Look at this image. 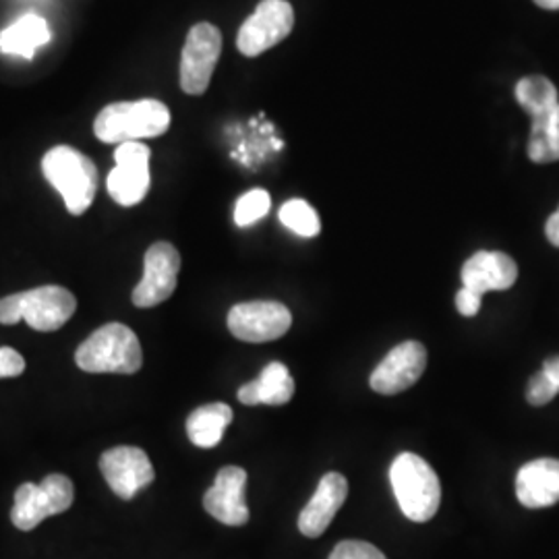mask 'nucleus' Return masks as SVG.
<instances>
[{"label": "nucleus", "mask_w": 559, "mask_h": 559, "mask_svg": "<svg viewBox=\"0 0 559 559\" xmlns=\"http://www.w3.org/2000/svg\"><path fill=\"white\" fill-rule=\"evenodd\" d=\"M41 173L57 189L69 214L81 216L90 210L98 191V168L71 145H57L41 158Z\"/></svg>", "instance_id": "nucleus-1"}, {"label": "nucleus", "mask_w": 559, "mask_h": 559, "mask_svg": "<svg viewBox=\"0 0 559 559\" xmlns=\"http://www.w3.org/2000/svg\"><path fill=\"white\" fill-rule=\"evenodd\" d=\"M170 127V110L160 100L115 102L98 112L94 133L104 143L160 138Z\"/></svg>", "instance_id": "nucleus-2"}, {"label": "nucleus", "mask_w": 559, "mask_h": 559, "mask_svg": "<svg viewBox=\"0 0 559 559\" xmlns=\"http://www.w3.org/2000/svg\"><path fill=\"white\" fill-rule=\"evenodd\" d=\"M75 362L87 373H138L143 365L140 338L124 323H106L81 344Z\"/></svg>", "instance_id": "nucleus-3"}, {"label": "nucleus", "mask_w": 559, "mask_h": 559, "mask_svg": "<svg viewBox=\"0 0 559 559\" xmlns=\"http://www.w3.org/2000/svg\"><path fill=\"white\" fill-rule=\"evenodd\" d=\"M78 299L62 286H40L0 299V323L25 320L36 332H57L73 318Z\"/></svg>", "instance_id": "nucleus-4"}, {"label": "nucleus", "mask_w": 559, "mask_h": 559, "mask_svg": "<svg viewBox=\"0 0 559 559\" xmlns=\"http://www.w3.org/2000/svg\"><path fill=\"white\" fill-rule=\"evenodd\" d=\"M390 480L402 514L413 522H427L440 510L441 485L425 460L404 452L390 466Z\"/></svg>", "instance_id": "nucleus-5"}, {"label": "nucleus", "mask_w": 559, "mask_h": 559, "mask_svg": "<svg viewBox=\"0 0 559 559\" xmlns=\"http://www.w3.org/2000/svg\"><path fill=\"white\" fill-rule=\"evenodd\" d=\"M75 500V487L64 475H48L36 483H23L11 510V520L20 531H34L41 520L67 512Z\"/></svg>", "instance_id": "nucleus-6"}, {"label": "nucleus", "mask_w": 559, "mask_h": 559, "mask_svg": "<svg viewBox=\"0 0 559 559\" xmlns=\"http://www.w3.org/2000/svg\"><path fill=\"white\" fill-rule=\"evenodd\" d=\"M221 55V29L212 23L193 25L182 46L180 90L189 96L205 94Z\"/></svg>", "instance_id": "nucleus-7"}, {"label": "nucleus", "mask_w": 559, "mask_h": 559, "mask_svg": "<svg viewBox=\"0 0 559 559\" xmlns=\"http://www.w3.org/2000/svg\"><path fill=\"white\" fill-rule=\"evenodd\" d=\"M295 27V11L286 0H261L253 15L240 25L237 48L245 57H260L288 38Z\"/></svg>", "instance_id": "nucleus-8"}, {"label": "nucleus", "mask_w": 559, "mask_h": 559, "mask_svg": "<svg viewBox=\"0 0 559 559\" xmlns=\"http://www.w3.org/2000/svg\"><path fill=\"white\" fill-rule=\"evenodd\" d=\"M293 316L278 300L239 302L228 313V330L235 338L251 344L278 340L290 330Z\"/></svg>", "instance_id": "nucleus-9"}, {"label": "nucleus", "mask_w": 559, "mask_h": 559, "mask_svg": "<svg viewBox=\"0 0 559 559\" xmlns=\"http://www.w3.org/2000/svg\"><path fill=\"white\" fill-rule=\"evenodd\" d=\"M150 158L152 152L141 141L120 143L115 152V168L108 175L106 187L110 198L122 207H131L143 201L150 191Z\"/></svg>", "instance_id": "nucleus-10"}, {"label": "nucleus", "mask_w": 559, "mask_h": 559, "mask_svg": "<svg viewBox=\"0 0 559 559\" xmlns=\"http://www.w3.org/2000/svg\"><path fill=\"white\" fill-rule=\"evenodd\" d=\"M180 253L170 242H154L143 258V278L133 290V305L141 309L156 307L177 290Z\"/></svg>", "instance_id": "nucleus-11"}, {"label": "nucleus", "mask_w": 559, "mask_h": 559, "mask_svg": "<svg viewBox=\"0 0 559 559\" xmlns=\"http://www.w3.org/2000/svg\"><path fill=\"white\" fill-rule=\"evenodd\" d=\"M100 471L108 487L120 500H133L154 477V466L147 454L135 445H119L102 454Z\"/></svg>", "instance_id": "nucleus-12"}, {"label": "nucleus", "mask_w": 559, "mask_h": 559, "mask_svg": "<svg viewBox=\"0 0 559 559\" xmlns=\"http://www.w3.org/2000/svg\"><path fill=\"white\" fill-rule=\"evenodd\" d=\"M425 367H427L425 346L417 340H408L390 350V355L381 360L376 371L371 373L369 383L378 394L394 396L413 388L425 373Z\"/></svg>", "instance_id": "nucleus-13"}, {"label": "nucleus", "mask_w": 559, "mask_h": 559, "mask_svg": "<svg viewBox=\"0 0 559 559\" xmlns=\"http://www.w3.org/2000/svg\"><path fill=\"white\" fill-rule=\"evenodd\" d=\"M245 487L247 473L240 466H224L203 496L205 512L226 526L247 524L249 508L245 503Z\"/></svg>", "instance_id": "nucleus-14"}, {"label": "nucleus", "mask_w": 559, "mask_h": 559, "mask_svg": "<svg viewBox=\"0 0 559 559\" xmlns=\"http://www.w3.org/2000/svg\"><path fill=\"white\" fill-rule=\"evenodd\" d=\"M519 280V265L501 251H477L462 265V288L485 297L493 290H508Z\"/></svg>", "instance_id": "nucleus-15"}, {"label": "nucleus", "mask_w": 559, "mask_h": 559, "mask_svg": "<svg viewBox=\"0 0 559 559\" xmlns=\"http://www.w3.org/2000/svg\"><path fill=\"white\" fill-rule=\"evenodd\" d=\"M348 496V483L340 473H328L318 485L313 498L302 508L299 516V531L316 539L325 533V528L336 519L340 508L344 506Z\"/></svg>", "instance_id": "nucleus-16"}, {"label": "nucleus", "mask_w": 559, "mask_h": 559, "mask_svg": "<svg viewBox=\"0 0 559 559\" xmlns=\"http://www.w3.org/2000/svg\"><path fill=\"white\" fill-rule=\"evenodd\" d=\"M516 498L531 510L556 506L559 501V460L539 459L524 464L516 475Z\"/></svg>", "instance_id": "nucleus-17"}, {"label": "nucleus", "mask_w": 559, "mask_h": 559, "mask_svg": "<svg viewBox=\"0 0 559 559\" xmlns=\"http://www.w3.org/2000/svg\"><path fill=\"white\" fill-rule=\"evenodd\" d=\"M295 380L284 362H270L263 367L258 380L245 383L239 390V400L247 406H282L295 396Z\"/></svg>", "instance_id": "nucleus-18"}, {"label": "nucleus", "mask_w": 559, "mask_h": 559, "mask_svg": "<svg viewBox=\"0 0 559 559\" xmlns=\"http://www.w3.org/2000/svg\"><path fill=\"white\" fill-rule=\"evenodd\" d=\"M52 29L50 23L38 13H25L0 32V52L32 60L38 48L50 44Z\"/></svg>", "instance_id": "nucleus-19"}, {"label": "nucleus", "mask_w": 559, "mask_h": 559, "mask_svg": "<svg viewBox=\"0 0 559 559\" xmlns=\"http://www.w3.org/2000/svg\"><path fill=\"white\" fill-rule=\"evenodd\" d=\"M233 408L224 402L200 406L187 419V436L198 448H216L224 438L226 427L233 423Z\"/></svg>", "instance_id": "nucleus-20"}, {"label": "nucleus", "mask_w": 559, "mask_h": 559, "mask_svg": "<svg viewBox=\"0 0 559 559\" xmlns=\"http://www.w3.org/2000/svg\"><path fill=\"white\" fill-rule=\"evenodd\" d=\"M528 158L537 164L559 160V104L531 117Z\"/></svg>", "instance_id": "nucleus-21"}, {"label": "nucleus", "mask_w": 559, "mask_h": 559, "mask_svg": "<svg viewBox=\"0 0 559 559\" xmlns=\"http://www.w3.org/2000/svg\"><path fill=\"white\" fill-rule=\"evenodd\" d=\"M516 100L533 117L547 108L558 106V87L540 75H531L516 83Z\"/></svg>", "instance_id": "nucleus-22"}, {"label": "nucleus", "mask_w": 559, "mask_h": 559, "mask_svg": "<svg viewBox=\"0 0 559 559\" xmlns=\"http://www.w3.org/2000/svg\"><path fill=\"white\" fill-rule=\"evenodd\" d=\"M280 222L293 230L295 235L311 239L318 237L321 230L320 216L318 212L307 203L305 200H290L286 201L280 207Z\"/></svg>", "instance_id": "nucleus-23"}, {"label": "nucleus", "mask_w": 559, "mask_h": 559, "mask_svg": "<svg viewBox=\"0 0 559 559\" xmlns=\"http://www.w3.org/2000/svg\"><path fill=\"white\" fill-rule=\"evenodd\" d=\"M272 207V198L263 189H253L239 198L235 205V222L240 228H247L255 222H260Z\"/></svg>", "instance_id": "nucleus-24"}, {"label": "nucleus", "mask_w": 559, "mask_h": 559, "mask_svg": "<svg viewBox=\"0 0 559 559\" xmlns=\"http://www.w3.org/2000/svg\"><path fill=\"white\" fill-rule=\"evenodd\" d=\"M328 559H388L376 545L365 540H342Z\"/></svg>", "instance_id": "nucleus-25"}, {"label": "nucleus", "mask_w": 559, "mask_h": 559, "mask_svg": "<svg viewBox=\"0 0 559 559\" xmlns=\"http://www.w3.org/2000/svg\"><path fill=\"white\" fill-rule=\"evenodd\" d=\"M25 371V359L11 346L0 348V380L2 378H17Z\"/></svg>", "instance_id": "nucleus-26"}, {"label": "nucleus", "mask_w": 559, "mask_h": 559, "mask_svg": "<svg viewBox=\"0 0 559 559\" xmlns=\"http://www.w3.org/2000/svg\"><path fill=\"white\" fill-rule=\"evenodd\" d=\"M480 302H483V297L466 290V288H460L459 295H456V309L464 318H475L479 313Z\"/></svg>", "instance_id": "nucleus-27"}, {"label": "nucleus", "mask_w": 559, "mask_h": 559, "mask_svg": "<svg viewBox=\"0 0 559 559\" xmlns=\"http://www.w3.org/2000/svg\"><path fill=\"white\" fill-rule=\"evenodd\" d=\"M539 373L540 378L547 381L551 396L556 399L559 394V357H551V359L545 360Z\"/></svg>", "instance_id": "nucleus-28"}, {"label": "nucleus", "mask_w": 559, "mask_h": 559, "mask_svg": "<svg viewBox=\"0 0 559 559\" xmlns=\"http://www.w3.org/2000/svg\"><path fill=\"white\" fill-rule=\"evenodd\" d=\"M545 235H547V240L559 249V207L549 216V221L545 224Z\"/></svg>", "instance_id": "nucleus-29"}, {"label": "nucleus", "mask_w": 559, "mask_h": 559, "mask_svg": "<svg viewBox=\"0 0 559 559\" xmlns=\"http://www.w3.org/2000/svg\"><path fill=\"white\" fill-rule=\"evenodd\" d=\"M539 4L540 9H547V11H559V0H535Z\"/></svg>", "instance_id": "nucleus-30"}]
</instances>
